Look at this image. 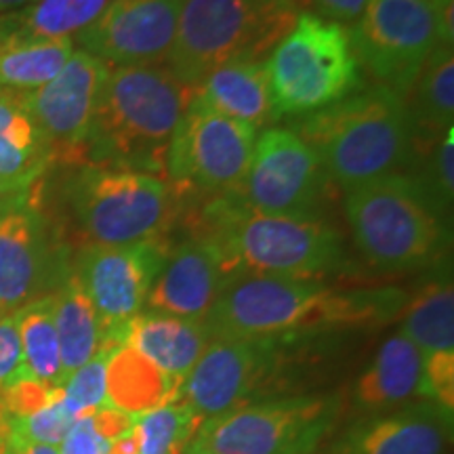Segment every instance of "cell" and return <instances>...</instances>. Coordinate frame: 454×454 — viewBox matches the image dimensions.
Instances as JSON below:
<instances>
[{"mask_svg": "<svg viewBox=\"0 0 454 454\" xmlns=\"http://www.w3.org/2000/svg\"><path fill=\"white\" fill-rule=\"evenodd\" d=\"M265 72L278 118L320 112L360 87L349 30L311 13L299 15L265 59Z\"/></svg>", "mask_w": 454, "mask_h": 454, "instance_id": "cell-7", "label": "cell"}, {"mask_svg": "<svg viewBox=\"0 0 454 454\" xmlns=\"http://www.w3.org/2000/svg\"><path fill=\"white\" fill-rule=\"evenodd\" d=\"M4 448V427H3V419H0V450Z\"/></svg>", "mask_w": 454, "mask_h": 454, "instance_id": "cell-42", "label": "cell"}, {"mask_svg": "<svg viewBox=\"0 0 454 454\" xmlns=\"http://www.w3.org/2000/svg\"><path fill=\"white\" fill-rule=\"evenodd\" d=\"M368 0H314L317 13L334 24H351L364 13Z\"/></svg>", "mask_w": 454, "mask_h": 454, "instance_id": "cell-36", "label": "cell"}, {"mask_svg": "<svg viewBox=\"0 0 454 454\" xmlns=\"http://www.w3.org/2000/svg\"><path fill=\"white\" fill-rule=\"evenodd\" d=\"M427 187L429 196L438 204L440 211L448 215L454 198V127L435 141L434 154L429 158L425 175H417Z\"/></svg>", "mask_w": 454, "mask_h": 454, "instance_id": "cell-33", "label": "cell"}, {"mask_svg": "<svg viewBox=\"0 0 454 454\" xmlns=\"http://www.w3.org/2000/svg\"><path fill=\"white\" fill-rule=\"evenodd\" d=\"M450 438L452 411L434 400H417L357 419L331 446V454H446Z\"/></svg>", "mask_w": 454, "mask_h": 454, "instance_id": "cell-19", "label": "cell"}, {"mask_svg": "<svg viewBox=\"0 0 454 454\" xmlns=\"http://www.w3.org/2000/svg\"><path fill=\"white\" fill-rule=\"evenodd\" d=\"M402 334L423 360L427 400L454 408V293L446 276L431 278L402 309Z\"/></svg>", "mask_w": 454, "mask_h": 454, "instance_id": "cell-20", "label": "cell"}, {"mask_svg": "<svg viewBox=\"0 0 454 454\" xmlns=\"http://www.w3.org/2000/svg\"><path fill=\"white\" fill-rule=\"evenodd\" d=\"M181 387L184 383L175 381L150 357L127 343L114 348L107 357L106 404L133 417L179 400Z\"/></svg>", "mask_w": 454, "mask_h": 454, "instance_id": "cell-25", "label": "cell"}, {"mask_svg": "<svg viewBox=\"0 0 454 454\" xmlns=\"http://www.w3.org/2000/svg\"><path fill=\"white\" fill-rule=\"evenodd\" d=\"M299 20L294 0H184L167 66L198 87L227 61H265Z\"/></svg>", "mask_w": 454, "mask_h": 454, "instance_id": "cell-6", "label": "cell"}, {"mask_svg": "<svg viewBox=\"0 0 454 454\" xmlns=\"http://www.w3.org/2000/svg\"><path fill=\"white\" fill-rule=\"evenodd\" d=\"M257 129L192 104L168 147L167 175L175 184L215 194H240L251 168Z\"/></svg>", "mask_w": 454, "mask_h": 454, "instance_id": "cell-11", "label": "cell"}, {"mask_svg": "<svg viewBox=\"0 0 454 454\" xmlns=\"http://www.w3.org/2000/svg\"><path fill=\"white\" fill-rule=\"evenodd\" d=\"M349 38L357 64L402 95L442 44L431 0H368Z\"/></svg>", "mask_w": 454, "mask_h": 454, "instance_id": "cell-10", "label": "cell"}, {"mask_svg": "<svg viewBox=\"0 0 454 454\" xmlns=\"http://www.w3.org/2000/svg\"><path fill=\"white\" fill-rule=\"evenodd\" d=\"M112 349L114 345H104L95 357H90L76 372H72L61 385L64 404L76 419L106 404V366Z\"/></svg>", "mask_w": 454, "mask_h": 454, "instance_id": "cell-32", "label": "cell"}, {"mask_svg": "<svg viewBox=\"0 0 454 454\" xmlns=\"http://www.w3.org/2000/svg\"><path fill=\"white\" fill-rule=\"evenodd\" d=\"M297 135L343 192L402 173L417 150L406 95L377 84L309 114Z\"/></svg>", "mask_w": 454, "mask_h": 454, "instance_id": "cell-3", "label": "cell"}, {"mask_svg": "<svg viewBox=\"0 0 454 454\" xmlns=\"http://www.w3.org/2000/svg\"><path fill=\"white\" fill-rule=\"evenodd\" d=\"M184 454H211V452L202 450V448L196 446V444H190V448H187V450H185Z\"/></svg>", "mask_w": 454, "mask_h": 454, "instance_id": "cell-41", "label": "cell"}, {"mask_svg": "<svg viewBox=\"0 0 454 454\" xmlns=\"http://www.w3.org/2000/svg\"><path fill=\"white\" fill-rule=\"evenodd\" d=\"M34 0H0V13H13V11H21L30 7Z\"/></svg>", "mask_w": 454, "mask_h": 454, "instance_id": "cell-40", "label": "cell"}, {"mask_svg": "<svg viewBox=\"0 0 454 454\" xmlns=\"http://www.w3.org/2000/svg\"><path fill=\"white\" fill-rule=\"evenodd\" d=\"M406 305L400 288H339L303 278L236 274L204 328L215 339H284L320 328L383 326Z\"/></svg>", "mask_w": 454, "mask_h": 454, "instance_id": "cell-1", "label": "cell"}, {"mask_svg": "<svg viewBox=\"0 0 454 454\" xmlns=\"http://www.w3.org/2000/svg\"><path fill=\"white\" fill-rule=\"evenodd\" d=\"M325 179L314 150L294 130L268 129L254 144L240 198L263 215L314 217Z\"/></svg>", "mask_w": 454, "mask_h": 454, "instance_id": "cell-15", "label": "cell"}, {"mask_svg": "<svg viewBox=\"0 0 454 454\" xmlns=\"http://www.w3.org/2000/svg\"><path fill=\"white\" fill-rule=\"evenodd\" d=\"M202 234L225 254L234 274L320 280L343 265V240L317 217L263 215L240 194H223L202 211Z\"/></svg>", "mask_w": 454, "mask_h": 454, "instance_id": "cell-4", "label": "cell"}, {"mask_svg": "<svg viewBox=\"0 0 454 454\" xmlns=\"http://www.w3.org/2000/svg\"><path fill=\"white\" fill-rule=\"evenodd\" d=\"M26 194L27 192H20V190H13V187L4 185L3 181H0V215H4L11 208L20 207V204L26 202Z\"/></svg>", "mask_w": 454, "mask_h": 454, "instance_id": "cell-38", "label": "cell"}, {"mask_svg": "<svg viewBox=\"0 0 454 454\" xmlns=\"http://www.w3.org/2000/svg\"><path fill=\"white\" fill-rule=\"evenodd\" d=\"M411 106L417 145L421 141H438L454 118V55L452 47L438 44L427 57L412 89Z\"/></svg>", "mask_w": 454, "mask_h": 454, "instance_id": "cell-27", "label": "cell"}, {"mask_svg": "<svg viewBox=\"0 0 454 454\" xmlns=\"http://www.w3.org/2000/svg\"><path fill=\"white\" fill-rule=\"evenodd\" d=\"M417 400H427L421 354L402 333L391 334L357 377L351 402L366 417L395 411Z\"/></svg>", "mask_w": 454, "mask_h": 454, "instance_id": "cell-21", "label": "cell"}, {"mask_svg": "<svg viewBox=\"0 0 454 454\" xmlns=\"http://www.w3.org/2000/svg\"><path fill=\"white\" fill-rule=\"evenodd\" d=\"M112 0H34L13 11L17 24L36 38H72L104 13Z\"/></svg>", "mask_w": 454, "mask_h": 454, "instance_id": "cell-30", "label": "cell"}, {"mask_svg": "<svg viewBox=\"0 0 454 454\" xmlns=\"http://www.w3.org/2000/svg\"><path fill=\"white\" fill-rule=\"evenodd\" d=\"M234 276L217 244L190 238L168 253L147 293L144 311L204 325L215 301Z\"/></svg>", "mask_w": 454, "mask_h": 454, "instance_id": "cell-18", "label": "cell"}, {"mask_svg": "<svg viewBox=\"0 0 454 454\" xmlns=\"http://www.w3.org/2000/svg\"><path fill=\"white\" fill-rule=\"evenodd\" d=\"M202 423L184 400H173L139 414L135 438L139 454H184L194 442Z\"/></svg>", "mask_w": 454, "mask_h": 454, "instance_id": "cell-29", "label": "cell"}, {"mask_svg": "<svg viewBox=\"0 0 454 454\" xmlns=\"http://www.w3.org/2000/svg\"><path fill=\"white\" fill-rule=\"evenodd\" d=\"M72 53V38H36L17 24L15 13L0 15V89H41L64 70Z\"/></svg>", "mask_w": 454, "mask_h": 454, "instance_id": "cell-24", "label": "cell"}, {"mask_svg": "<svg viewBox=\"0 0 454 454\" xmlns=\"http://www.w3.org/2000/svg\"><path fill=\"white\" fill-rule=\"evenodd\" d=\"M26 374L24 349L15 316H0V391Z\"/></svg>", "mask_w": 454, "mask_h": 454, "instance_id": "cell-34", "label": "cell"}, {"mask_svg": "<svg viewBox=\"0 0 454 454\" xmlns=\"http://www.w3.org/2000/svg\"><path fill=\"white\" fill-rule=\"evenodd\" d=\"M74 421H76V417H74V414L66 408L64 389H61L59 397H55L51 404L30 414V417L3 419L4 446L9 448L17 444L59 446L67 435V431H70Z\"/></svg>", "mask_w": 454, "mask_h": 454, "instance_id": "cell-31", "label": "cell"}, {"mask_svg": "<svg viewBox=\"0 0 454 454\" xmlns=\"http://www.w3.org/2000/svg\"><path fill=\"white\" fill-rule=\"evenodd\" d=\"M168 253L162 238L127 247L89 244L82 248L74 271L98 309L106 345H121L124 326L144 311Z\"/></svg>", "mask_w": 454, "mask_h": 454, "instance_id": "cell-13", "label": "cell"}, {"mask_svg": "<svg viewBox=\"0 0 454 454\" xmlns=\"http://www.w3.org/2000/svg\"><path fill=\"white\" fill-rule=\"evenodd\" d=\"M184 0H112L78 34L84 53L107 66H164L177 36Z\"/></svg>", "mask_w": 454, "mask_h": 454, "instance_id": "cell-16", "label": "cell"}, {"mask_svg": "<svg viewBox=\"0 0 454 454\" xmlns=\"http://www.w3.org/2000/svg\"><path fill=\"white\" fill-rule=\"evenodd\" d=\"M431 3H434L435 20H438L440 41H442V44L452 47V41H454V21H452L454 4H452V0H431Z\"/></svg>", "mask_w": 454, "mask_h": 454, "instance_id": "cell-37", "label": "cell"}, {"mask_svg": "<svg viewBox=\"0 0 454 454\" xmlns=\"http://www.w3.org/2000/svg\"><path fill=\"white\" fill-rule=\"evenodd\" d=\"M122 343L141 351L168 377L184 383L211 343V337L202 322L141 311L124 326Z\"/></svg>", "mask_w": 454, "mask_h": 454, "instance_id": "cell-23", "label": "cell"}, {"mask_svg": "<svg viewBox=\"0 0 454 454\" xmlns=\"http://www.w3.org/2000/svg\"><path fill=\"white\" fill-rule=\"evenodd\" d=\"M280 339H215L187 374L179 400L208 423L261 400L280 371Z\"/></svg>", "mask_w": 454, "mask_h": 454, "instance_id": "cell-12", "label": "cell"}, {"mask_svg": "<svg viewBox=\"0 0 454 454\" xmlns=\"http://www.w3.org/2000/svg\"><path fill=\"white\" fill-rule=\"evenodd\" d=\"M351 236L377 270L427 265L444 251L446 215L417 175L391 173L345 192Z\"/></svg>", "mask_w": 454, "mask_h": 454, "instance_id": "cell-5", "label": "cell"}, {"mask_svg": "<svg viewBox=\"0 0 454 454\" xmlns=\"http://www.w3.org/2000/svg\"><path fill=\"white\" fill-rule=\"evenodd\" d=\"M110 70L98 57L76 51L53 81L26 93V110L49 162H84L89 130Z\"/></svg>", "mask_w": 454, "mask_h": 454, "instance_id": "cell-14", "label": "cell"}, {"mask_svg": "<svg viewBox=\"0 0 454 454\" xmlns=\"http://www.w3.org/2000/svg\"><path fill=\"white\" fill-rule=\"evenodd\" d=\"M59 446V454H107L110 442H106L95 431L90 414H84V417H78L74 421Z\"/></svg>", "mask_w": 454, "mask_h": 454, "instance_id": "cell-35", "label": "cell"}, {"mask_svg": "<svg viewBox=\"0 0 454 454\" xmlns=\"http://www.w3.org/2000/svg\"><path fill=\"white\" fill-rule=\"evenodd\" d=\"M13 316L24 349L26 374L41 383L61 387L64 372H61L59 339H57L53 316V294L32 301L17 309Z\"/></svg>", "mask_w": 454, "mask_h": 454, "instance_id": "cell-28", "label": "cell"}, {"mask_svg": "<svg viewBox=\"0 0 454 454\" xmlns=\"http://www.w3.org/2000/svg\"><path fill=\"white\" fill-rule=\"evenodd\" d=\"M196 87L179 81L170 67H112L90 124L84 160L93 167L167 173L168 147Z\"/></svg>", "mask_w": 454, "mask_h": 454, "instance_id": "cell-2", "label": "cell"}, {"mask_svg": "<svg viewBox=\"0 0 454 454\" xmlns=\"http://www.w3.org/2000/svg\"><path fill=\"white\" fill-rule=\"evenodd\" d=\"M337 417L334 395L268 397L204 423L192 444L211 454H311Z\"/></svg>", "mask_w": 454, "mask_h": 454, "instance_id": "cell-9", "label": "cell"}, {"mask_svg": "<svg viewBox=\"0 0 454 454\" xmlns=\"http://www.w3.org/2000/svg\"><path fill=\"white\" fill-rule=\"evenodd\" d=\"M196 104L254 129L276 121L265 61L236 59L215 67L196 87Z\"/></svg>", "mask_w": 454, "mask_h": 454, "instance_id": "cell-22", "label": "cell"}, {"mask_svg": "<svg viewBox=\"0 0 454 454\" xmlns=\"http://www.w3.org/2000/svg\"><path fill=\"white\" fill-rule=\"evenodd\" d=\"M9 450H13L15 454H59V448L49 444H17L11 446Z\"/></svg>", "mask_w": 454, "mask_h": 454, "instance_id": "cell-39", "label": "cell"}, {"mask_svg": "<svg viewBox=\"0 0 454 454\" xmlns=\"http://www.w3.org/2000/svg\"><path fill=\"white\" fill-rule=\"evenodd\" d=\"M53 316L59 339L64 383L104 348V331L93 301L84 293L76 271L70 270L53 293Z\"/></svg>", "mask_w": 454, "mask_h": 454, "instance_id": "cell-26", "label": "cell"}, {"mask_svg": "<svg viewBox=\"0 0 454 454\" xmlns=\"http://www.w3.org/2000/svg\"><path fill=\"white\" fill-rule=\"evenodd\" d=\"M0 454H15V452H13V450H9V448H7V446H4V448H3V450H0Z\"/></svg>", "mask_w": 454, "mask_h": 454, "instance_id": "cell-43", "label": "cell"}, {"mask_svg": "<svg viewBox=\"0 0 454 454\" xmlns=\"http://www.w3.org/2000/svg\"><path fill=\"white\" fill-rule=\"evenodd\" d=\"M67 271L36 208L24 202L0 215V316L53 294Z\"/></svg>", "mask_w": 454, "mask_h": 454, "instance_id": "cell-17", "label": "cell"}, {"mask_svg": "<svg viewBox=\"0 0 454 454\" xmlns=\"http://www.w3.org/2000/svg\"><path fill=\"white\" fill-rule=\"evenodd\" d=\"M173 192L158 175L87 167L70 185L78 225L90 244L127 247L160 238L173 219Z\"/></svg>", "mask_w": 454, "mask_h": 454, "instance_id": "cell-8", "label": "cell"}]
</instances>
